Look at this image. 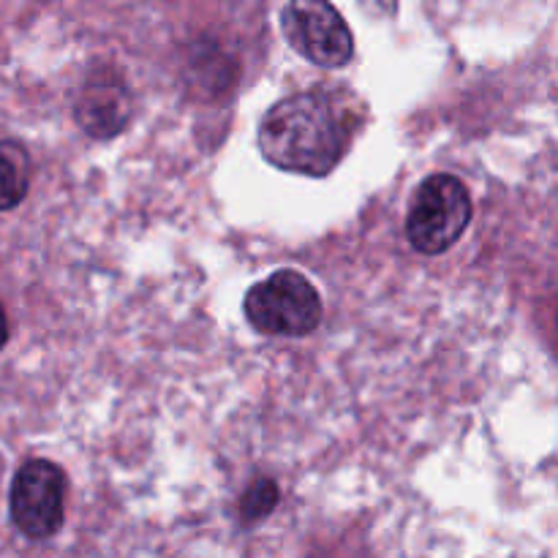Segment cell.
<instances>
[{
	"label": "cell",
	"instance_id": "cell-9",
	"mask_svg": "<svg viewBox=\"0 0 558 558\" xmlns=\"http://www.w3.org/2000/svg\"><path fill=\"white\" fill-rule=\"evenodd\" d=\"M365 5H374V9L385 11V14H390V11H396V0H363Z\"/></svg>",
	"mask_w": 558,
	"mask_h": 558
},
{
	"label": "cell",
	"instance_id": "cell-6",
	"mask_svg": "<svg viewBox=\"0 0 558 558\" xmlns=\"http://www.w3.org/2000/svg\"><path fill=\"white\" fill-rule=\"evenodd\" d=\"M76 123L93 140H112L125 129L131 118V93L112 71L93 74L82 85L74 104Z\"/></svg>",
	"mask_w": 558,
	"mask_h": 558
},
{
	"label": "cell",
	"instance_id": "cell-3",
	"mask_svg": "<svg viewBox=\"0 0 558 558\" xmlns=\"http://www.w3.org/2000/svg\"><path fill=\"white\" fill-rule=\"evenodd\" d=\"M474 216L472 196L456 174H430L420 183L407 216V238L417 254L439 256L450 251Z\"/></svg>",
	"mask_w": 558,
	"mask_h": 558
},
{
	"label": "cell",
	"instance_id": "cell-7",
	"mask_svg": "<svg viewBox=\"0 0 558 558\" xmlns=\"http://www.w3.org/2000/svg\"><path fill=\"white\" fill-rule=\"evenodd\" d=\"M0 158H3V210H14L27 194V183H31V158L27 150L14 140H5L0 147Z\"/></svg>",
	"mask_w": 558,
	"mask_h": 558
},
{
	"label": "cell",
	"instance_id": "cell-5",
	"mask_svg": "<svg viewBox=\"0 0 558 558\" xmlns=\"http://www.w3.org/2000/svg\"><path fill=\"white\" fill-rule=\"evenodd\" d=\"M289 47L319 69H343L354 58V36L330 0H289L281 11Z\"/></svg>",
	"mask_w": 558,
	"mask_h": 558
},
{
	"label": "cell",
	"instance_id": "cell-2",
	"mask_svg": "<svg viewBox=\"0 0 558 558\" xmlns=\"http://www.w3.org/2000/svg\"><path fill=\"white\" fill-rule=\"evenodd\" d=\"M248 325L267 338H303L322 325L325 305L314 283L298 270H276L254 283L243 300Z\"/></svg>",
	"mask_w": 558,
	"mask_h": 558
},
{
	"label": "cell",
	"instance_id": "cell-1",
	"mask_svg": "<svg viewBox=\"0 0 558 558\" xmlns=\"http://www.w3.org/2000/svg\"><path fill=\"white\" fill-rule=\"evenodd\" d=\"M270 167L327 178L349 150V125L325 93H292L265 112L256 134Z\"/></svg>",
	"mask_w": 558,
	"mask_h": 558
},
{
	"label": "cell",
	"instance_id": "cell-8",
	"mask_svg": "<svg viewBox=\"0 0 558 558\" xmlns=\"http://www.w3.org/2000/svg\"><path fill=\"white\" fill-rule=\"evenodd\" d=\"M278 499H281V490H278V485L272 480H256V483L248 485L243 499H240V518H243V523L265 521L278 507Z\"/></svg>",
	"mask_w": 558,
	"mask_h": 558
},
{
	"label": "cell",
	"instance_id": "cell-4",
	"mask_svg": "<svg viewBox=\"0 0 558 558\" xmlns=\"http://www.w3.org/2000/svg\"><path fill=\"white\" fill-rule=\"evenodd\" d=\"M9 512L22 537L41 543L54 537L65 521V474L47 458H31L11 480Z\"/></svg>",
	"mask_w": 558,
	"mask_h": 558
}]
</instances>
